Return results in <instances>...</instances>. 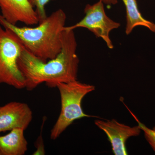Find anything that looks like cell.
Wrapping results in <instances>:
<instances>
[{
    "instance_id": "1",
    "label": "cell",
    "mask_w": 155,
    "mask_h": 155,
    "mask_svg": "<svg viewBox=\"0 0 155 155\" xmlns=\"http://www.w3.org/2000/svg\"><path fill=\"white\" fill-rule=\"evenodd\" d=\"M74 30L64 28L62 46L55 58L43 62L23 48L17 61L25 80V88L31 91L43 83L51 88L59 83L77 80L79 60Z\"/></svg>"
},
{
    "instance_id": "2",
    "label": "cell",
    "mask_w": 155,
    "mask_h": 155,
    "mask_svg": "<svg viewBox=\"0 0 155 155\" xmlns=\"http://www.w3.org/2000/svg\"><path fill=\"white\" fill-rule=\"evenodd\" d=\"M67 20L66 13L60 9L38 23L35 27H18L6 21L0 15V24L12 31L31 54L46 62L61 52L62 36Z\"/></svg>"
},
{
    "instance_id": "3",
    "label": "cell",
    "mask_w": 155,
    "mask_h": 155,
    "mask_svg": "<svg viewBox=\"0 0 155 155\" xmlns=\"http://www.w3.org/2000/svg\"><path fill=\"white\" fill-rule=\"evenodd\" d=\"M60 92L61 111L55 124L51 131L50 137L55 140L75 120L84 117H95L85 114L81 107L84 97L95 90L94 85L81 83L77 80L58 84Z\"/></svg>"
},
{
    "instance_id": "4",
    "label": "cell",
    "mask_w": 155,
    "mask_h": 155,
    "mask_svg": "<svg viewBox=\"0 0 155 155\" xmlns=\"http://www.w3.org/2000/svg\"><path fill=\"white\" fill-rule=\"evenodd\" d=\"M23 48L14 32L0 26V84L18 89L25 88V78L17 64Z\"/></svg>"
},
{
    "instance_id": "5",
    "label": "cell",
    "mask_w": 155,
    "mask_h": 155,
    "mask_svg": "<svg viewBox=\"0 0 155 155\" xmlns=\"http://www.w3.org/2000/svg\"><path fill=\"white\" fill-rule=\"evenodd\" d=\"M104 4L101 0L93 5L87 4L84 8L85 16L83 19L75 25L66 27L71 30L78 28H87L97 37L102 39L107 47L112 49L114 46L110 33L112 30L119 28L120 24L107 16Z\"/></svg>"
},
{
    "instance_id": "6",
    "label": "cell",
    "mask_w": 155,
    "mask_h": 155,
    "mask_svg": "<svg viewBox=\"0 0 155 155\" xmlns=\"http://www.w3.org/2000/svg\"><path fill=\"white\" fill-rule=\"evenodd\" d=\"M94 123L107 134L115 155H128L126 141L130 137L138 136L141 131L138 125L130 127L119 123L114 119L107 121L97 119Z\"/></svg>"
},
{
    "instance_id": "7",
    "label": "cell",
    "mask_w": 155,
    "mask_h": 155,
    "mask_svg": "<svg viewBox=\"0 0 155 155\" xmlns=\"http://www.w3.org/2000/svg\"><path fill=\"white\" fill-rule=\"evenodd\" d=\"M32 119V112L28 104L11 102L0 107V133L16 128L25 130Z\"/></svg>"
},
{
    "instance_id": "8",
    "label": "cell",
    "mask_w": 155,
    "mask_h": 155,
    "mask_svg": "<svg viewBox=\"0 0 155 155\" xmlns=\"http://www.w3.org/2000/svg\"><path fill=\"white\" fill-rule=\"evenodd\" d=\"M2 16L12 25L19 22L25 25L38 24V16L29 0H0Z\"/></svg>"
},
{
    "instance_id": "9",
    "label": "cell",
    "mask_w": 155,
    "mask_h": 155,
    "mask_svg": "<svg viewBox=\"0 0 155 155\" xmlns=\"http://www.w3.org/2000/svg\"><path fill=\"white\" fill-rule=\"evenodd\" d=\"M24 129L16 128L0 136V155H24L28 150V142Z\"/></svg>"
},
{
    "instance_id": "10",
    "label": "cell",
    "mask_w": 155,
    "mask_h": 155,
    "mask_svg": "<svg viewBox=\"0 0 155 155\" xmlns=\"http://www.w3.org/2000/svg\"><path fill=\"white\" fill-rule=\"evenodd\" d=\"M126 11V25L125 33H131L137 26L146 27L155 33V24L143 17L137 6L136 0H122Z\"/></svg>"
},
{
    "instance_id": "11",
    "label": "cell",
    "mask_w": 155,
    "mask_h": 155,
    "mask_svg": "<svg viewBox=\"0 0 155 155\" xmlns=\"http://www.w3.org/2000/svg\"><path fill=\"white\" fill-rule=\"evenodd\" d=\"M127 107V110H129L130 114L133 116V118L135 119L136 122H137V124H138L139 127H140L141 130H143V132H144V136L146 139L155 152V130H154L153 129H151L149 128V127H147L144 124L140 121V120L137 119V117L127 108V107Z\"/></svg>"
},
{
    "instance_id": "12",
    "label": "cell",
    "mask_w": 155,
    "mask_h": 155,
    "mask_svg": "<svg viewBox=\"0 0 155 155\" xmlns=\"http://www.w3.org/2000/svg\"><path fill=\"white\" fill-rule=\"evenodd\" d=\"M31 5L35 9L40 22L44 20L47 16L45 11V6L50 0H29Z\"/></svg>"
},
{
    "instance_id": "13",
    "label": "cell",
    "mask_w": 155,
    "mask_h": 155,
    "mask_svg": "<svg viewBox=\"0 0 155 155\" xmlns=\"http://www.w3.org/2000/svg\"><path fill=\"white\" fill-rule=\"evenodd\" d=\"M42 136H40L38 140H37L36 147L37 150L34 153L33 155H44L45 150L43 142Z\"/></svg>"
},
{
    "instance_id": "14",
    "label": "cell",
    "mask_w": 155,
    "mask_h": 155,
    "mask_svg": "<svg viewBox=\"0 0 155 155\" xmlns=\"http://www.w3.org/2000/svg\"><path fill=\"white\" fill-rule=\"evenodd\" d=\"M103 2L108 5H115L118 3L117 0H101Z\"/></svg>"
},
{
    "instance_id": "15",
    "label": "cell",
    "mask_w": 155,
    "mask_h": 155,
    "mask_svg": "<svg viewBox=\"0 0 155 155\" xmlns=\"http://www.w3.org/2000/svg\"><path fill=\"white\" fill-rule=\"evenodd\" d=\"M153 129H154V130H155V127H153Z\"/></svg>"
}]
</instances>
